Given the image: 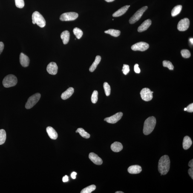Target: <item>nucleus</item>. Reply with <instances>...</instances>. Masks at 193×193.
Instances as JSON below:
<instances>
[{
  "label": "nucleus",
  "mask_w": 193,
  "mask_h": 193,
  "mask_svg": "<svg viewBox=\"0 0 193 193\" xmlns=\"http://www.w3.org/2000/svg\"><path fill=\"white\" fill-rule=\"evenodd\" d=\"M170 165L169 156L167 155L162 156L159 161L158 170L159 172L162 175H165L169 171Z\"/></svg>",
  "instance_id": "obj_1"
},
{
  "label": "nucleus",
  "mask_w": 193,
  "mask_h": 193,
  "mask_svg": "<svg viewBox=\"0 0 193 193\" xmlns=\"http://www.w3.org/2000/svg\"><path fill=\"white\" fill-rule=\"evenodd\" d=\"M156 123V119L154 116L148 118L145 120L144 124L143 134L145 135H148L151 134L154 130Z\"/></svg>",
  "instance_id": "obj_2"
},
{
  "label": "nucleus",
  "mask_w": 193,
  "mask_h": 193,
  "mask_svg": "<svg viewBox=\"0 0 193 193\" xmlns=\"http://www.w3.org/2000/svg\"><path fill=\"white\" fill-rule=\"evenodd\" d=\"M32 23L33 24H36L41 28L45 26L46 24L45 20L39 12L36 11L34 12L32 16Z\"/></svg>",
  "instance_id": "obj_3"
},
{
  "label": "nucleus",
  "mask_w": 193,
  "mask_h": 193,
  "mask_svg": "<svg viewBox=\"0 0 193 193\" xmlns=\"http://www.w3.org/2000/svg\"><path fill=\"white\" fill-rule=\"evenodd\" d=\"M17 79L16 76L10 74L6 76L3 81V85L6 88L14 86L17 83Z\"/></svg>",
  "instance_id": "obj_4"
},
{
  "label": "nucleus",
  "mask_w": 193,
  "mask_h": 193,
  "mask_svg": "<svg viewBox=\"0 0 193 193\" xmlns=\"http://www.w3.org/2000/svg\"><path fill=\"white\" fill-rule=\"evenodd\" d=\"M41 95L39 93H36L30 96L28 100L25 105L26 108L30 109L34 106L39 101L40 99Z\"/></svg>",
  "instance_id": "obj_5"
},
{
  "label": "nucleus",
  "mask_w": 193,
  "mask_h": 193,
  "mask_svg": "<svg viewBox=\"0 0 193 193\" xmlns=\"http://www.w3.org/2000/svg\"><path fill=\"white\" fill-rule=\"evenodd\" d=\"M148 8V6H145V7H142V8L139 9L136 12V13L130 18L129 20L130 23L131 24H134L139 20L143 15V13Z\"/></svg>",
  "instance_id": "obj_6"
},
{
  "label": "nucleus",
  "mask_w": 193,
  "mask_h": 193,
  "mask_svg": "<svg viewBox=\"0 0 193 193\" xmlns=\"http://www.w3.org/2000/svg\"><path fill=\"white\" fill-rule=\"evenodd\" d=\"M79 17V14L76 12H67L63 14L60 17V19L62 21L75 20Z\"/></svg>",
  "instance_id": "obj_7"
},
{
  "label": "nucleus",
  "mask_w": 193,
  "mask_h": 193,
  "mask_svg": "<svg viewBox=\"0 0 193 193\" xmlns=\"http://www.w3.org/2000/svg\"><path fill=\"white\" fill-rule=\"evenodd\" d=\"M154 92H152L149 88H143L140 92V95L142 99L145 101H149L153 98L152 93Z\"/></svg>",
  "instance_id": "obj_8"
},
{
  "label": "nucleus",
  "mask_w": 193,
  "mask_h": 193,
  "mask_svg": "<svg viewBox=\"0 0 193 193\" xmlns=\"http://www.w3.org/2000/svg\"><path fill=\"white\" fill-rule=\"evenodd\" d=\"M149 45L148 43L145 42H139L136 43L131 47V49L134 51H145L149 48Z\"/></svg>",
  "instance_id": "obj_9"
},
{
  "label": "nucleus",
  "mask_w": 193,
  "mask_h": 193,
  "mask_svg": "<svg viewBox=\"0 0 193 193\" xmlns=\"http://www.w3.org/2000/svg\"><path fill=\"white\" fill-rule=\"evenodd\" d=\"M190 23L189 19L187 18H185L181 19L178 24V30L180 31H185L189 28Z\"/></svg>",
  "instance_id": "obj_10"
},
{
  "label": "nucleus",
  "mask_w": 193,
  "mask_h": 193,
  "mask_svg": "<svg viewBox=\"0 0 193 193\" xmlns=\"http://www.w3.org/2000/svg\"><path fill=\"white\" fill-rule=\"evenodd\" d=\"M123 113L121 112L117 113L111 117L105 118L104 121L108 123L114 124L117 122L121 119L123 116Z\"/></svg>",
  "instance_id": "obj_11"
},
{
  "label": "nucleus",
  "mask_w": 193,
  "mask_h": 193,
  "mask_svg": "<svg viewBox=\"0 0 193 193\" xmlns=\"http://www.w3.org/2000/svg\"><path fill=\"white\" fill-rule=\"evenodd\" d=\"M58 67L56 63L50 62L47 65V70L49 74L52 75H56L57 73Z\"/></svg>",
  "instance_id": "obj_12"
},
{
  "label": "nucleus",
  "mask_w": 193,
  "mask_h": 193,
  "mask_svg": "<svg viewBox=\"0 0 193 193\" xmlns=\"http://www.w3.org/2000/svg\"><path fill=\"white\" fill-rule=\"evenodd\" d=\"M89 157L90 160L95 164L100 165L102 164L103 161L102 159L99 157L97 154L94 153H90L89 155Z\"/></svg>",
  "instance_id": "obj_13"
},
{
  "label": "nucleus",
  "mask_w": 193,
  "mask_h": 193,
  "mask_svg": "<svg viewBox=\"0 0 193 193\" xmlns=\"http://www.w3.org/2000/svg\"><path fill=\"white\" fill-rule=\"evenodd\" d=\"M19 59L21 65L23 67H26L28 66L30 62V59L28 57L21 53L20 55Z\"/></svg>",
  "instance_id": "obj_14"
},
{
  "label": "nucleus",
  "mask_w": 193,
  "mask_h": 193,
  "mask_svg": "<svg viewBox=\"0 0 193 193\" xmlns=\"http://www.w3.org/2000/svg\"><path fill=\"white\" fill-rule=\"evenodd\" d=\"M142 171L141 167L137 165L130 166L128 169V172L132 174H139Z\"/></svg>",
  "instance_id": "obj_15"
},
{
  "label": "nucleus",
  "mask_w": 193,
  "mask_h": 193,
  "mask_svg": "<svg viewBox=\"0 0 193 193\" xmlns=\"http://www.w3.org/2000/svg\"><path fill=\"white\" fill-rule=\"evenodd\" d=\"M151 23L152 21L150 19L146 20L139 27L138 31L139 32L145 31V30H148V28L151 25Z\"/></svg>",
  "instance_id": "obj_16"
},
{
  "label": "nucleus",
  "mask_w": 193,
  "mask_h": 193,
  "mask_svg": "<svg viewBox=\"0 0 193 193\" xmlns=\"http://www.w3.org/2000/svg\"><path fill=\"white\" fill-rule=\"evenodd\" d=\"M74 89L72 87H70L61 95V97L63 100H66L70 97L74 93Z\"/></svg>",
  "instance_id": "obj_17"
},
{
  "label": "nucleus",
  "mask_w": 193,
  "mask_h": 193,
  "mask_svg": "<svg viewBox=\"0 0 193 193\" xmlns=\"http://www.w3.org/2000/svg\"><path fill=\"white\" fill-rule=\"evenodd\" d=\"M46 131L47 134L50 139H54V140L57 139L58 134L54 129L51 127H48L47 128Z\"/></svg>",
  "instance_id": "obj_18"
},
{
  "label": "nucleus",
  "mask_w": 193,
  "mask_h": 193,
  "mask_svg": "<svg viewBox=\"0 0 193 193\" xmlns=\"http://www.w3.org/2000/svg\"><path fill=\"white\" fill-rule=\"evenodd\" d=\"M192 142L191 139L188 136L184 138L183 142V149L187 150L190 148L192 145Z\"/></svg>",
  "instance_id": "obj_19"
},
{
  "label": "nucleus",
  "mask_w": 193,
  "mask_h": 193,
  "mask_svg": "<svg viewBox=\"0 0 193 193\" xmlns=\"http://www.w3.org/2000/svg\"><path fill=\"white\" fill-rule=\"evenodd\" d=\"M111 149L114 152H118L123 149V145L120 142H116L111 145Z\"/></svg>",
  "instance_id": "obj_20"
},
{
  "label": "nucleus",
  "mask_w": 193,
  "mask_h": 193,
  "mask_svg": "<svg viewBox=\"0 0 193 193\" xmlns=\"http://www.w3.org/2000/svg\"><path fill=\"white\" fill-rule=\"evenodd\" d=\"M130 7V6H125L122 7L117 11L114 12L113 14V17H119L122 16L125 13H126L127 10H128L129 8Z\"/></svg>",
  "instance_id": "obj_21"
},
{
  "label": "nucleus",
  "mask_w": 193,
  "mask_h": 193,
  "mask_svg": "<svg viewBox=\"0 0 193 193\" xmlns=\"http://www.w3.org/2000/svg\"><path fill=\"white\" fill-rule=\"evenodd\" d=\"M70 32L68 30H65L61 33V37L64 44L68 43L70 40Z\"/></svg>",
  "instance_id": "obj_22"
},
{
  "label": "nucleus",
  "mask_w": 193,
  "mask_h": 193,
  "mask_svg": "<svg viewBox=\"0 0 193 193\" xmlns=\"http://www.w3.org/2000/svg\"><path fill=\"white\" fill-rule=\"evenodd\" d=\"M101 57L99 56H97L96 57V59L95 61L93 62L91 66L90 67V71L91 72H93L96 69L97 67L98 64L99 63L101 62Z\"/></svg>",
  "instance_id": "obj_23"
},
{
  "label": "nucleus",
  "mask_w": 193,
  "mask_h": 193,
  "mask_svg": "<svg viewBox=\"0 0 193 193\" xmlns=\"http://www.w3.org/2000/svg\"><path fill=\"white\" fill-rule=\"evenodd\" d=\"M182 9L181 5H178L175 6L173 9L171 11V15L173 17H175L178 15L181 12Z\"/></svg>",
  "instance_id": "obj_24"
},
{
  "label": "nucleus",
  "mask_w": 193,
  "mask_h": 193,
  "mask_svg": "<svg viewBox=\"0 0 193 193\" xmlns=\"http://www.w3.org/2000/svg\"><path fill=\"white\" fill-rule=\"evenodd\" d=\"M105 33L108 34L111 36L117 37L120 35L121 32L119 30H113V29H110L105 32Z\"/></svg>",
  "instance_id": "obj_25"
},
{
  "label": "nucleus",
  "mask_w": 193,
  "mask_h": 193,
  "mask_svg": "<svg viewBox=\"0 0 193 193\" xmlns=\"http://www.w3.org/2000/svg\"><path fill=\"white\" fill-rule=\"evenodd\" d=\"M76 132L79 133L80 135L84 138L88 139L90 137V134L82 128H78L76 131Z\"/></svg>",
  "instance_id": "obj_26"
},
{
  "label": "nucleus",
  "mask_w": 193,
  "mask_h": 193,
  "mask_svg": "<svg viewBox=\"0 0 193 193\" xmlns=\"http://www.w3.org/2000/svg\"><path fill=\"white\" fill-rule=\"evenodd\" d=\"M6 139V132L3 129L0 130V145L5 143Z\"/></svg>",
  "instance_id": "obj_27"
},
{
  "label": "nucleus",
  "mask_w": 193,
  "mask_h": 193,
  "mask_svg": "<svg viewBox=\"0 0 193 193\" xmlns=\"http://www.w3.org/2000/svg\"><path fill=\"white\" fill-rule=\"evenodd\" d=\"M96 186L94 185H91L83 189L81 193H91L96 189Z\"/></svg>",
  "instance_id": "obj_28"
},
{
  "label": "nucleus",
  "mask_w": 193,
  "mask_h": 193,
  "mask_svg": "<svg viewBox=\"0 0 193 193\" xmlns=\"http://www.w3.org/2000/svg\"><path fill=\"white\" fill-rule=\"evenodd\" d=\"M73 32L78 39H80L83 34V32L82 30L77 27L73 29Z\"/></svg>",
  "instance_id": "obj_29"
},
{
  "label": "nucleus",
  "mask_w": 193,
  "mask_h": 193,
  "mask_svg": "<svg viewBox=\"0 0 193 193\" xmlns=\"http://www.w3.org/2000/svg\"><path fill=\"white\" fill-rule=\"evenodd\" d=\"M103 87L105 95L107 96H109L111 93V87L108 83L106 82L104 83Z\"/></svg>",
  "instance_id": "obj_30"
},
{
  "label": "nucleus",
  "mask_w": 193,
  "mask_h": 193,
  "mask_svg": "<svg viewBox=\"0 0 193 193\" xmlns=\"http://www.w3.org/2000/svg\"><path fill=\"white\" fill-rule=\"evenodd\" d=\"M163 66L167 67L170 70H173L174 69V66L171 62L167 61H164L163 62Z\"/></svg>",
  "instance_id": "obj_31"
},
{
  "label": "nucleus",
  "mask_w": 193,
  "mask_h": 193,
  "mask_svg": "<svg viewBox=\"0 0 193 193\" xmlns=\"http://www.w3.org/2000/svg\"><path fill=\"white\" fill-rule=\"evenodd\" d=\"M98 99V92L97 91H93L91 96V101L93 103H96Z\"/></svg>",
  "instance_id": "obj_32"
},
{
  "label": "nucleus",
  "mask_w": 193,
  "mask_h": 193,
  "mask_svg": "<svg viewBox=\"0 0 193 193\" xmlns=\"http://www.w3.org/2000/svg\"><path fill=\"white\" fill-rule=\"evenodd\" d=\"M181 54L182 57L187 59L190 57L191 53L189 50H182L181 51Z\"/></svg>",
  "instance_id": "obj_33"
},
{
  "label": "nucleus",
  "mask_w": 193,
  "mask_h": 193,
  "mask_svg": "<svg viewBox=\"0 0 193 193\" xmlns=\"http://www.w3.org/2000/svg\"><path fill=\"white\" fill-rule=\"evenodd\" d=\"M16 7L19 8H22L24 6V0H15Z\"/></svg>",
  "instance_id": "obj_34"
},
{
  "label": "nucleus",
  "mask_w": 193,
  "mask_h": 193,
  "mask_svg": "<svg viewBox=\"0 0 193 193\" xmlns=\"http://www.w3.org/2000/svg\"><path fill=\"white\" fill-rule=\"evenodd\" d=\"M123 74L125 75L128 74L130 71V67L127 64H124L122 70Z\"/></svg>",
  "instance_id": "obj_35"
},
{
  "label": "nucleus",
  "mask_w": 193,
  "mask_h": 193,
  "mask_svg": "<svg viewBox=\"0 0 193 193\" xmlns=\"http://www.w3.org/2000/svg\"><path fill=\"white\" fill-rule=\"evenodd\" d=\"M186 111L189 112H193V103L190 104L186 107Z\"/></svg>",
  "instance_id": "obj_36"
},
{
  "label": "nucleus",
  "mask_w": 193,
  "mask_h": 193,
  "mask_svg": "<svg viewBox=\"0 0 193 193\" xmlns=\"http://www.w3.org/2000/svg\"><path fill=\"white\" fill-rule=\"evenodd\" d=\"M134 70L135 73H140L141 70L139 68L138 64H136L134 66Z\"/></svg>",
  "instance_id": "obj_37"
},
{
  "label": "nucleus",
  "mask_w": 193,
  "mask_h": 193,
  "mask_svg": "<svg viewBox=\"0 0 193 193\" xmlns=\"http://www.w3.org/2000/svg\"><path fill=\"white\" fill-rule=\"evenodd\" d=\"M188 174L192 179H193V168H190L188 170Z\"/></svg>",
  "instance_id": "obj_38"
},
{
  "label": "nucleus",
  "mask_w": 193,
  "mask_h": 193,
  "mask_svg": "<svg viewBox=\"0 0 193 193\" xmlns=\"http://www.w3.org/2000/svg\"><path fill=\"white\" fill-rule=\"evenodd\" d=\"M4 48V44L2 42H0V54L2 52Z\"/></svg>",
  "instance_id": "obj_39"
},
{
  "label": "nucleus",
  "mask_w": 193,
  "mask_h": 193,
  "mask_svg": "<svg viewBox=\"0 0 193 193\" xmlns=\"http://www.w3.org/2000/svg\"><path fill=\"white\" fill-rule=\"evenodd\" d=\"M63 181L64 182H67L68 181V176L65 175L63 178Z\"/></svg>",
  "instance_id": "obj_40"
},
{
  "label": "nucleus",
  "mask_w": 193,
  "mask_h": 193,
  "mask_svg": "<svg viewBox=\"0 0 193 193\" xmlns=\"http://www.w3.org/2000/svg\"><path fill=\"white\" fill-rule=\"evenodd\" d=\"M77 174L76 172H73L71 174V176L72 178L73 179H76Z\"/></svg>",
  "instance_id": "obj_41"
},
{
  "label": "nucleus",
  "mask_w": 193,
  "mask_h": 193,
  "mask_svg": "<svg viewBox=\"0 0 193 193\" xmlns=\"http://www.w3.org/2000/svg\"><path fill=\"white\" fill-rule=\"evenodd\" d=\"M188 166H189L191 168H193V160H191L188 163Z\"/></svg>",
  "instance_id": "obj_42"
},
{
  "label": "nucleus",
  "mask_w": 193,
  "mask_h": 193,
  "mask_svg": "<svg viewBox=\"0 0 193 193\" xmlns=\"http://www.w3.org/2000/svg\"><path fill=\"white\" fill-rule=\"evenodd\" d=\"M105 1H107V2H112V1H114L115 0H105Z\"/></svg>",
  "instance_id": "obj_43"
},
{
  "label": "nucleus",
  "mask_w": 193,
  "mask_h": 193,
  "mask_svg": "<svg viewBox=\"0 0 193 193\" xmlns=\"http://www.w3.org/2000/svg\"><path fill=\"white\" fill-rule=\"evenodd\" d=\"M190 42L191 44H193V38H191L190 39Z\"/></svg>",
  "instance_id": "obj_44"
},
{
  "label": "nucleus",
  "mask_w": 193,
  "mask_h": 193,
  "mask_svg": "<svg viewBox=\"0 0 193 193\" xmlns=\"http://www.w3.org/2000/svg\"><path fill=\"white\" fill-rule=\"evenodd\" d=\"M115 193H124L123 192H122V191H117V192H116Z\"/></svg>",
  "instance_id": "obj_45"
},
{
  "label": "nucleus",
  "mask_w": 193,
  "mask_h": 193,
  "mask_svg": "<svg viewBox=\"0 0 193 193\" xmlns=\"http://www.w3.org/2000/svg\"><path fill=\"white\" fill-rule=\"evenodd\" d=\"M186 110H187L186 108H185V109H184V111H186Z\"/></svg>",
  "instance_id": "obj_46"
}]
</instances>
